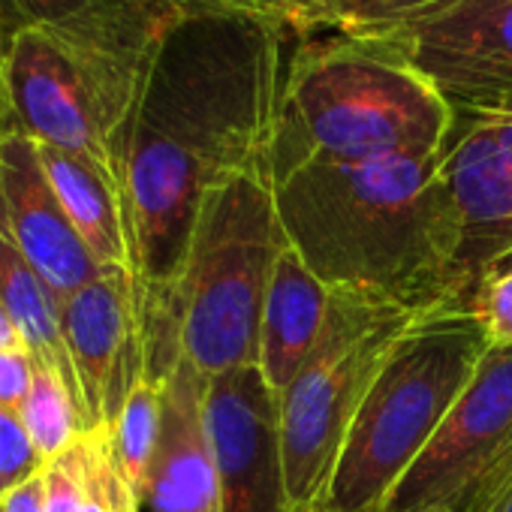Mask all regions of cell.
Here are the masks:
<instances>
[{"instance_id": "19", "label": "cell", "mask_w": 512, "mask_h": 512, "mask_svg": "<svg viewBox=\"0 0 512 512\" xmlns=\"http://www.w3.org/2000/svg\"><path fill=\"white\" fill-rule=\"evenodd\" d=\"M19 413L46 464L61 458L85 437V419L76 389L67 383L61 371L43 362H37L31 395Z\"/></svg>"}, {"instance_id": "22", "label": "cell", "mask_w": 512, "mask_h": 512, "mask_svg": "<svg viewBox=\"0 0 512 512\" xmlns=\"http://www.w3.org/2000/svg\"><path fill=\"white\" fill-rule=\"evenodd\" d=\"M46 470L19 410L0 407V500Z\"/></svg>"}, {"instance_id": "15", "label": "cell", "mask_w": 512, "mask_h": 512, "mask_svg": "<svg viewBox=\"0 0 512 512\" xmlns=\"http://www.w3.org/2000/svg\"><path fill=\"white\" fill-rule=\"evenodd\" d=\"M332 296L335 290L299 260V253L287 241L266 293L260 320V365H256L278 395L296 380L317 347L332 311Z\"/></svg>"}, {"instance_id": "35", "label": "cell", "mask_w": 512, "mask_h": 512, "mask_svg": "<svg viewBox=\"0 0 512 512\" xmlns=\"http://www.w3.org/2000/svg\"><path fill=\"white\" fill-rule=\"evenodd\" d=\"M0 512H7V506H4V500H0Z\"/></svg>"}, {"instance_id": "10", "label": "cell", "mask_w": 512, "mask_h": 512, "mask_svg": "<svg viewBox=\"0 0 512 512\" xmlns=\"http://www.w3.org/2000/svg\"><path fill=\"white\" fill-rule=\"evenodd\" d=\"M85 434L112 428L148 368L145 290L130 269H106L61 305Z\"/></svg>"}, {"instance_id": "11", "label": "cell", "mask_w": 512, "mask_h": 512, "mask_svg": "<svg viewBox=\"0 0 512 512\" xmlns=\"http://www.w3.org/2000/svg\"><path fill=\"white\" fill-rule=\"evenodd\" d=\"M220 512H293L281 452V401L260 368L205 380Z\"/></svg>"}, {"instance_id": "7", "label": "cell", "mask_w": 512, "mask_h": 512, "mask_svg": "<svg viewBox=\"0 0 512 512\" xmlns=\"http://www.w3.org/2000/svg\"><path fill=\"white\" fill-rule=\"evenodd\" d=\"M425 311L335 290L326 329L281 401V452L293 509H314L344 434L401 332Z\"/></svg>"}, {"instance_id": "29", "label": "cell", "mask_w": 512, "mask_h": 512, "mask_svg": "<svg viewBox=\"0 0 512 512\" xmlns=\"http://www.w3.org/2000/svg\"><path fill=\"white\" fill-rule=\"evenodd\" d=\"M464 112H473L488 127V133L494 136L497 148L512 163V106H500V109H464Z\"/></svg>"}, {"instance_id": "33", "label": "cell", "mask_w": 512, "mask_h": 512, "mask_svg": "<svg viewBox=\"0 0 512 512\" xmlns=\"http://www.w3.org/2000/svg\"><path fill=\"white\" fill-rule=\"evenodd\" d=\"M500 458H506V461H512V443H509V449H506V452H503Z\"/></svg>"}, {"instance_id": "3", "label": "cell", "mask_w": 512, "mask_h": 512, "mask_svg": "<svg viewBox=\"0 0 512 512\" xmlns=\"http://www.w3.org/2000/svg\"><path fill=\"white\" fill-rule=\"evenodd\" d=\"M169 0H94L10 40L19 133L94 163L121 193V151L154 61L184 19Z\"/></svg>"}, {"instance_id": "30", "label": "cell", "mask_w": 512, "mask_h": 512, "mask_svg": "<svg viewBox=\"0 0 512 512\" xmlns=\"http://www.w3.org/2000/svg\"><path fill=\"white\" fill-rule=\"evenodd\" d=\"M7 512H46V479L43 473L16 488L10 497H4Z\"/></svg>"}, {"instance_id": "36", "label": "cell", "mask_w": 512, "mask_h": 512, "mask_svg": "<svg viewBox=\"0 0 512 512\" xmlns=\"http://www.w3.org/2000/svg\"><path fill=\"white\" fill-rule=\"evenodd\" d=\"M293 512H314V509H293Z\"/></svg>"}, {"instance_id": "5", "label": "cell", "mask_w": 512, "mask_h": 512, "mask_svg": "<svg viewBox=\"0 0 512 512\" xmlns=\"http://www.w3.org/2000/svg\"><path fill=\"white\" fill-rule=\"evenodd\" d=\"M287 232L266 169L211 187L199 205L181 269L148 296L172 320L184 359L205 377L260 365V320Z\"/></svg>"}, {"instance_id": "17", "label": "cell", "mask_w": 512, "mask_h": 512, "mask_svg": "<svg viewBox=\"0 0 512 512\" xmlns=\"http://www.w3.org/2000/svg\"><path fill=\"white\" fill-rule=\"evenodd\" d=\"M0 305L10 311V317L22 329L25 344L31 347L37 362L61 371L79 395L64 329H61V302L46 287V281L28 266L25 256L10 244L4 232H0Z\"/></svg>"}, {"instance_id": "25", "label": "cell", "mask_w": 512, "mask_h": 512, "mask_svg": "<svg viewBox=\"0 0 512 512\" xmlns=\"http://www.w3.org/2000/svg\"><path fill=\"white\" fill-rule=\"evenodd\" d=\"M169 4L187 16H244L284 28L293 25V0H169Z\"/></svg>"}, {"instance_id": "2", "label": "cell", "mask_w": 512, "mask_h": 512, "mask_svg": "<svg viewBox=\"0 0 512 512\" xmlns=\"http://www.w3.org/2000/svg\"><path fill=\"white\" fill-rule=\"evenodd\" d=\"M440 154L311 163L272 184L290 247L332 290L416 311L470 308Z\"/></svg>"}, {"instance_id": "14", "label": "cell", "mask_w": 512, "mask_h": 512, "mask_svg": "<svg viewBox=\"0 0 512 512\" xmlns=\"http://www.w3.org/2000/svg\"><path fill=\"white\" fill-rule=\"evenodd\" d=\"M163 380V422L148 473L151 512H220V473L205 419V377L178 350Z\"/></svg>"}, {"instance_id": "1", "label": "cell", "mask_w": 512, "mask_h": 512, "mask_svg": "<svg viewBox=\"0 0 512 512\" xmlns=\"http://www.w3.org/2000/svg\"><path fill=\"white\" fill-rule=\"evenodd\" d=\"M290 28L244 16H184L166 37L121 151L133 275L166 293L211 187L266 169Z\"/></svg>"}, {"instance_id": "8", "label": "cell", "mask_w": 512, "mask_h": 512, "mask_svg": "<svg viewBox=\"0 0 512 512\" xmlns=\"http://www.w3.org/2000/svg\"><path fill=\"white\" fill-rule=\"evenodd\" d=\"M452 109L512 106V0H437L380 34Z\"/></svg>"}, {"instance_id": "16", "label": "cell", "mask_w": 512, "mask_h": 512, "mask_svg": "<svg viewBox=\"0 0 512 512\" xmlns=\"http://www.w3.org/2000/svg\"><path fill=\"white\" fill-rule=\"evenodd\" d=\"M43 169L76 226L85 247L94 253V260L103 269H130L133 272V253L130 235L124 220V202L118 187L88 160L67 154L52 145H40Z\"/></svg>"}, {"instance_id": "6", "label": "cell", "mask_w": 512, "mask_h": 512, "mask_svg": "<svg viewBox=\"0 0 512 512\" xmlns=\"http://www.w3.org/2000/svg\"><path fill=\"white\" fill-rule=\"evenodd\" d=\"M488 353L464 305L419 314L371 380L314 512H380Z\"/></svg>"}, {"instance_id": "4", "label": "cell", "mask_w": 512, "mask_h": 512, "mask_svg": "<svg viewBox=\"0 0 512 512\" xmlns=\"http://www.w3.org/2000/svg\"><path fill=\"white\" fill-rule=\"evenodd\" d=\"M455 109L383 37H299L287 58L266 175L311 163H356L443 151Z\"/></svg>"}, {"instance_id": "12", "label": "cell", "mask_w": 512, "mask_h": 512, "mask_svg": "<svg viewBox=\"0 0 512 512\" xmlns=\"http://www.w3.org/2000/svg\"><path fill=\"white\" fill-rule=\"evenodd\" d=\"M440 175L455 211L458 278L470 305L482 278L512 263V163L473 112L455 109Z\"/></svg>"}, {"instance_id": "32", "label": "cell", "mask_w": 512, "mask_h": 512, "mask_svg": "<svg viewBox=\"0 0 512 512\" xmlns=\"http://www.w3.org/2000/svg\"><path fill=\"white\" fill-rule=\"evenodd\" d=\"M16 347H28L22 329L16 326V320L10 317V311L0 305V353L4 350H16ZM31 350V347H28Z\"/></svg>"}, {"instance_id": "9", "label": "cell", "mask_w": 512, "mask_h": 512, "mask_svg": "<svg viewBox=\"0 0 512 512\" xmlns=\"http://www.w3.org/2000/svg\"><path fill=\"white\" fill-rule=\"evenodd\" d=\"M512 443V350L482 356L428 446L395 482L380 512H452Z\"/></svg>"}, {"instance_id": "34", "label": "cell", "mask_w": 512, "mask_h": 512, "mask_svg": "<svg viewBox=\"0 0 512 512\" xmlns=\"http://www.w3.org/2000/svg\"><path fill=\"white\" fill-rule=\"evenodd\" d=\"M0 22H4V13H0ZM4 28H7V22H4ZM7 34H10V28H7ZM13 40V37H10Z\"/></svg>"}, {"instance_id": "23", "label": "cell", "mask_w": 512, "mask_h": 512, "mask_svg": "<svg viewBox=\"0 0 512 512\" xmlns=\"http://www.w3.org/2000/svg\"><path fill=\"white\" fill-rule=\"evenodd\" d=\"M470 311L476 314L488 347L512 350V263L482 278L470 299Z\"/></svg>"}, {"instance_id": "13", "label": "cell", "mask_w": 512, "mask_h": 512, "mask_svg": "<svg viewBox=\"0 0 512 512\" xmlns=\"http://www.w3.org/2000/svg\"><path fill=\"white\" fill-rule=\"evenodd\" d=\"M0 232L64 305L106 269L70 223L31 136L0 139Z\"/></svg>"}, {"instance_id": "27", "label": "cell", "mask_w": 512, "mask_h": 512, "mask_svg": "<svg viewBox=\"0 0 512 512\" xmlns=\"http://www.w3.org/2000/svg\"><path fill=\"white\" fill-rule=\"evenodd\" d=\"M88 4H94V0H0V13H4L10 37H16L28 25L73 16V13L85 10Z\"/></svg>"}, {"instance_id": "31", "label": "cell", "mask_w": 512, "mask_h": 512, "mask_svg": "<svg viewBox=\"0 0 512 512\" xmlns=\"http://www.w3.org/2000/svg\"><path fill=\"white\" fill-rule=\"evenodd\" d=\"M452 512H512V479L497 488V491H488L482 497H473L467 503H461L458 509Z\"/></svg>"}, {"instance_id": "28", "label": "cell", "mask_w": 512, "mask_h": 512, "mask_svg": "<svg viewBox=\"0 0 512 512\" xmlns=\"http://www.w3.org/2000/svg\"><path fill=\"white\" fill-rule=\"evenodd\" d=\"M7 55H10V34H7L4 22H0V139L19 133L10 88H7Z\"/></svg>"}, {"instance_id": "21", "label": "cell", "mask_w": 512, "mask_h": 512, "mask_svg": "<svg viewBox=\"0 0 512 512\" xmlns=\"http://www.w3.org/2000/svg\"><path fill=\"white\" fill-rule=\"evenodd\" d=\"M142 500L118 473L109 428L85 434V503L82 512H139Z\"/></svg>"}, {"instance_id": "26", "label": "cell", "mask_w": 512, "mask_h": 512, "mask_svg": "<svg viewBox=\"0 0 512 512\" xmlns=\"http://www.w3.org/2000/svg\"><path fill=\"white\" fill-rule=\"evenodd\" d=\"M37 356L28 347L0 353V407L22 410L34 386Z\"/></svg>"}, {"instance_id": "20", "label": "cell", "mask_w": 512, "mask_h": 512, "mask_svg": "<svg viewBox=\"0 0 512 512\" xmlns=\"http://www.w3.org/2000/svg\"><path fill=\"white\" fill-rule=\"evenodd\" d=\"M437 0H293V34H380Z\"/></svg>"}, {"instance_id": "18", "label": "cell", "mask_w": 512, "mask_h": 512, "mask_svg": "<svg viewBox=\"0 0 512 512\" xmlns=\"http://www.w3.org/2000/svg\"><path fill=\"white\" fill-rule=\"evenodd\" d=\"M160 422H163V380L151 368H145L142 380L124 401L115 425L109 428L112 437V458L118 464V473L133 488L139 500H145L151 461L160 440Z\"/></svg>"}, {"instance_id": "24", "label": "cell", "mask_w": 512, "mask_h": 512, "mask_svg": "<svg viewBox=\"0 0 512 512\" xmlns=\"http://www.w3.org/2000/svg\"><path fill=\"white\" fill-rule=\"evenodd\" d=\"M46 479V512H82L85 503V437L61 458L49 461Z\"/></svg>"}]
</instances>
